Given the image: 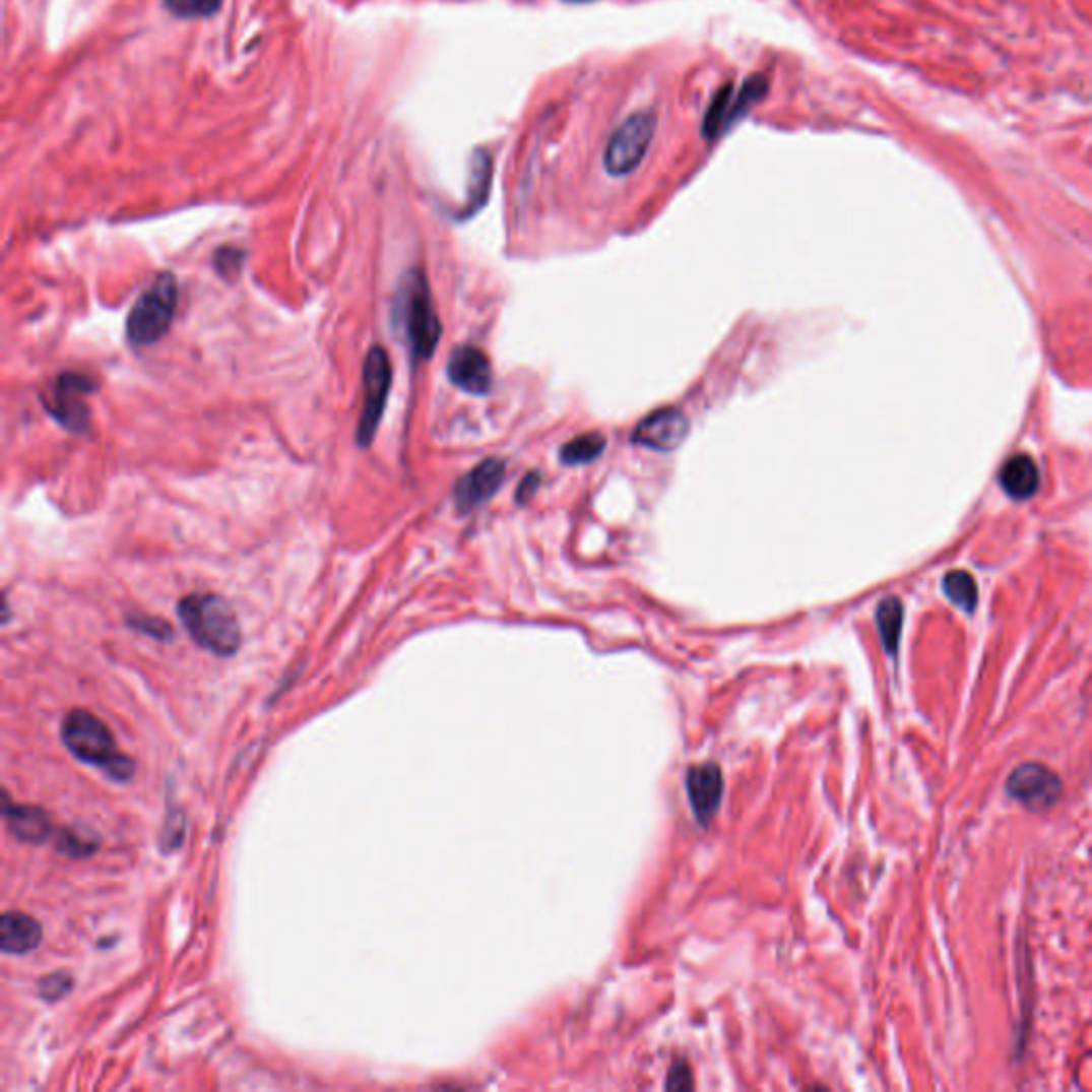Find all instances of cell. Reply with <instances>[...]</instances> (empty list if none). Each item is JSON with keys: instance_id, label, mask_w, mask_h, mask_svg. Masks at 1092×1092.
Here are the masks:
<instances>
[{"instance_id": "15", "label": "cell", "mask_w": 1092, "mask_h": 1092, "mask_svg": "<svg viewBox=\"0 0 1092 1092\" xmlns=\"http://www.w3.org/2000/svg\"><path fill=\"white\" fill-rule=\"evenodd\" d=\"M5 820L19 841L43 843L52 834L50 818L37 807L5 805Z\"/></svg>"}, {"instance_id": "20", "label": "cell", "mask_w": 1092, "mask_h": 1092, "mask_svg": "<svg viewBox=\"0 0 1092 1092\" xmlns=\"http://www.w3.org/2000/svg\"><path fill=\"white\" fill-rule=\"evenodd\" d=\"M489 186H491V158L485 152H478L472 165V182H469V197H467V207L463 211V216H472V213H476L485 205L489 197Z\"/></svg>"}, {"instance_id": "22", "label": "cell", "mask_w": 1092, "mask_h": 1092, "mask_svg": "<svg viewBox=\"0 0 1092 1092\" xmlns=\"http://www.w3.org/2000/svg\"><path fill=\"white\" fill-rule=\"evenodd\" d=\"M128 626L147 634V636H154L156 640H171L174 638V628H171L169 624H165L163 619H152V617H141V615H135V617H128Z\"/></svg>"}, {"instance_id": "26", "label": "cell", "mask_w": 1092, "mask_h": 1092, "mask_svg": "<svg viewBox=\"0 0 1092 1092\" xmlns=\"http://www.w3.org/2000/svg\"><path fill=\"white\" fill-rule=\"evenodd\" d=\"M58 849L64 851L67 855H88L94 847H88V843L85 841H79L77 834L73 832H64L60 841H58Z\"/></svg>"}, {"instance_id": "5", "label": "cell", "mask_w": 1092, "mask_h": 1092, "mask_svg": "<svg viewBox=\"0 0 1092 1092\" xmlns=\"http://www.w3.org/2000/svg\"><path fill=\"white\" fill-rule=\"evenodd\" d=\"M657 118L651 110L636 112L621 122L604 149V169L613 178L634 174L645 160L655 137Z\"/></svg>"}, {"instance_id": "4", "label": "cell", "mask_w": 1092, "mask_h": 1092, "mask_svg": "<svg viewBox=\"0 0 1092 1092\" xmlns=\"http://www.w3.org/2000/svg\"><path fill=\"white\" fill-rule=\"evenodd\" d=\"M178 308V282L171 273L158 275L156 280L139 295L135 306L126 318V339L133 348H147L160 341Z\"/></svg>"}, {"instance_id": "7", "label": "cell", "mask_w": 1092, "mask_h": 1092, "mask_svg": "<svg viewBox=\"0 0 1092 1092\" xmlns=\"http://www.w3.org/2000/svg\"><path fill=\"white\" fill-rule=\"evenodd\" d=\"M94 391V380L83 374L67 372L56 378L50 399H43V403H46L52 419H56L64 430L73 434H85L90 430L88 395H92Z\"/></svg>"}, {"instance_id": "13", "label": "cell", "mask_w": 1092, "mask_h": 1092, "mask_svg": "<svg viewBox=\"0 0 1092 1092\" xmlns=\"http://www.w3.org/2000/svg\"><path fill=\"white\" fill-rule=\"evenodd\" d=\"M41 924L35 917L9 911L3 915V924H0V948L5 954H28L41 944Z\"/></svg>"}, {"instance_id": "9", "label": "cell", "mask_w": 1092, "mask_h": 1092, "mask_svg": "<svg viewBox=\"0 0 1092 1092\" xmlns=\"http://www.w3.org/2000/svg\"><path fill=\"white\" fill-rule=\"evenodd\" d=\"M690 434V421L679 408H661L651 412L636 425L632 434L634 444L657 453H670L679 448Z\"/></svg>"}, {"instance_id": "1", "label": "cell", "mask_w": 1092, "mask_h": 1092, "mask_svg": "<svg viewBox=\"0 0 1092 1092\" xmlns=\"http://www.w3.org/2000/svg\"><path fill=\"white\" fill-rule=\"evenodd\" d=\"M395 325L414 363L430 361L440 344L442 323L438 318L430 282L421 269L405 273L397 291Z\"/></svg>"}, {"instance_id": "14", "label": "cell", "mask_w": 1092, "mask_h": 1092, "mask_svg": "<svg viewBox=\"0 0 1092 1092\" xmlns=\"http://www.w3.org/2000/svg\"><path fill=\"white\" fill-rule=\"evenodd\" d=\"M999 480L1010 498L1018 502L1029 500L1039 489V467L1029 455L1020 453L1005 461Z\"/></svg>"}, {"instance_id": "24", "label": "cell", "mask_w": 1092, "mask_h": 1092, "mask_svg": "<svg viewBox=\"0 0 1092 1092\" xmlns=\"http://www.w3.org/2000/svg\"><path fill=\"white\" fill-rule=\"evenodd\" d=\"M213 263H216V269H218L220 275H224L227 280H233V277L238 275L240 269H242L244 254L240 250H235V248H222V250H218Z\"/></svg>"}, {"instance_id": "27", "label": "cell", "mask_w": 1092, "mask_h": 1092, "mask_svg": "<svg viewBox=\"0 0 1092 1092\" xmlns=\"http://www.w3.org/2000/svg\"><path fill=\"white\" fill-rule=\"evenodd\" d=\"M538 487H540V474H538V472H529V474L521 480V485H519V489H517L515 500H517L519 504L529 502L533 496H536Z\"/></svg>"}, {"instance_id": "23", "label": "cell", "mask_w": 1092, "mask_h": 1092, "mask_svg": "<svg viewBox=\"0 0 1092 1092\" xmlns=\"http://www.w3.org/2000/svg\"><path fill=\"white\" fill-rule=\"evenodd\" d=\"M71 983H73V981H71V975H67L64 971L52 973V975H48L46 979H41V983H39V994H41L43 999H46V1001L54 1003V1001L62 999L64 994H67V992L71 990Z\"/></svg>"}, {"instance_id": "10", "label": "cell", "mask_w": 1092, "mask_h": 1092, "mask_svg": "<svg viewBox=\"0 0 1092 1092\" xmlns=\"http://www.w3.org/2000/svg\"><path fill=\"white\" fill-rule=\"evenodd\" d=\"M506 478V463L498 457L480 461L455 485V506L459 512H472L494 498Z\"/></svg>"}, {"instance_id": "11", "label": "cell", "mask_w": 1092, "mask_h": 1092, "mask_svg": "<svg viewBox=\"0 0 1092 1092\" xmlns=\"http://www.w3.org/2000/svg\"><path fill=\"white\" fill-rule=\"evenodd\" d=\"M448 380L469 395H487L494 387L489 357L476 346H459L448 359Z\"/></svg>"}, {"instance_id": "16", "label": "cell", "mask_w": 1092, "mask_h": 1092, "mask_svg": "<svg viewBox=\"0 0 1092 1092\" xmlns=\"http://www.w3.org/2000/svg\"><path fill=\"white\" fill-rule=\"evenodd\" d=\"M734 85L732 83H723L721 88L715 92V97L711 99L709 103V110H706L704 114V120H702V135L704 139H717L723 131H727L734 122H732V103H734Z\"/></svg>"}, {"instance_id": "25", "label": "cell", "mask_w": 1092, "mask_h": 1092, "mask_svg": "<svg viewBox=\"0 0 1092 1092\" xmlns=\"http://www.w3.org/2000/svg\"><path fill=\"white\" fill-rule=\"evenodd\" d=\"M666 1088L668 1090H692L694 1088V1074L692 1069L685 1065V1063H677L670 1074H668V1080H666Z\"/></svg>"}, {"instance_id": "8", "label": "cell", "mask_w": 1092, "mask_h": 1092, "mask_svg": "<svg viewBox=\"0 0 1092 1092\" xmlns=\"http://www.w3.org/2000/svg\"><path fill=\"white\" fill-rule=\"evenodd\" d=\"M1008 794L1033 813L1050 811L1063 796L1061 777L1039 762L1018 766L1005 783Z\"/></svg>"}, {"instance_id": "12", "label": "cell", "mask_w": 1092, "mask_h": 1092, "mask_svg": "<svg viewBox=\"0 0 1092 1092\" xmlns=\"http://www.w3.org/2000/svg\"><path fill=\"white\" fill-rule=\"evenodd\" d=\"M688 796L700 824L711 822L723 798V775L715 762L698 764L688 770Z\"/></svg>"}, {"instance_id": "6", "label": "cell", "mask_w": 1092, "mask_h": 1092, "mask_svg": "<svg viewBox=\"0 0 1092 1092\" xmlns=\"http://www.w3.org/2000/svg\"><path fill=\"white\" fill-rule=\"evenodd\" d=\"M391 380L393 372L387 350L374 346L363 366V408L357 423V444L363 448H368L376 438L384 408H387Z\"/></svg>"}, {"instance_id": "3", "label": "cell", "mask_w": 1092, "mask_h": 1092, "mask_svg": "<svg viewBox=\"0 0 1092 1092\" xmlns=\"http://www.w3.org/2000/svg\"><path fill=\"white\" fill-rule=\"evenodd\" d=\"M62 741L77 760L101 768L114 781H128L135 773L133 760L120 754L110 727L88 711L75 709L64 717Z\"/></svg>"}, {"instance_id": "2", "label": "cell", "mask_w": 1092, "mask_h": 1092, "mask_svg": "<svg viewBox=\"0 0 1092 1092\" xmlns=\"http://www.w3.org/2000/svg\"><path fill=\"white\" fill-rule=\"evenodd\" d=\"M178 615L190 638L201 649L220 657H229L240 649V621L224 597L216 593H190L182 597Z\"/></svg>"}, {"instance_id": "19", "label": "cell", "mask_w": 1092, "mask_h": 1092, "mask_svg": "<svg viewBox=\"0 0 1092 1092\" xmlns=\"http://www.w3.org/2000/svg\"><path fill=\"white\" fill-rule=\"evenodd\" d=\"M604 448H606V438L602 434H581L562 446L560 457L566 465H583V463L595 461L604 453Z\"/></svg>"}, {"instance_id": "21", "label": "cell", "mask_w": 1092, "mask_h": 1092, "mask_svg": "<svg viewBox=\"0 0 1092 1092\" xmlns=\"http://www.w3.org/2000/svg\"><path fill=\"white\" fill-rule=\"evenodd\" d=\"M222 5V0H165V7L178 17H207Z\"/></svg>"}, {"instance_id": "17", "label": "cell", "mask_w": 1092, "mask_h": 1092, "mask_svg": "<svg viewBox=\"0 0 1092 1092\" xmlns=\"http://www.w3.org/2000/svg\"><path fill=\"white\" fill-rule=\"evenodd\" d=\"M903 621H905V608L901 599L894 595L882 599L880 608H877V630H880L886 653L892 657L898 653V645H901Z\"/></svg>"}, {"instance_id": "18", "label": "cell", "mask_w": 1092, "mask_h": 1092, "mask_svg": "<svg viewBox=\"0 0 1092 1092\" xmlns=\"http://www.w3.org/2000/svg\"><path fill=\"white\" fill-rule=\"evenodd\" d=\"M944 593L960 611L971 615L977 608V597H979L977 583H975V578L965 570H952L944 576Z\"/></svg>"}]
</instances>
